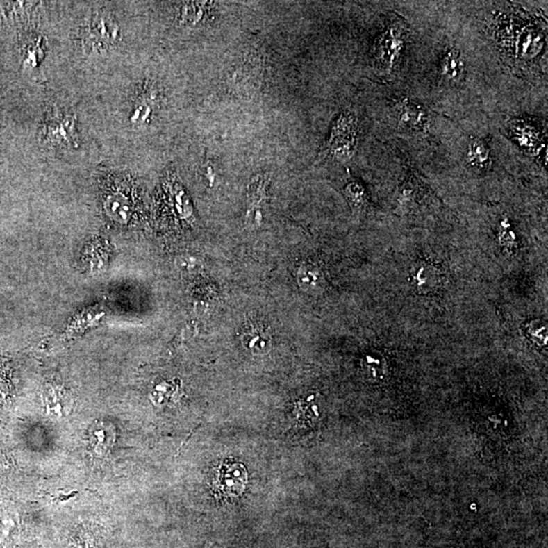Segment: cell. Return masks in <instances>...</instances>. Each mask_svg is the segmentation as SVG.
<instances>
[{
  "label": "cell",
  "instance_id": "obj_9",
  "mask_svg": "<svg viewBox=\"0 0 548 548\" xmlns=\"http://www.w3.org/2000/svg\"><path fill=\"white\" fill-rule=\"evenodd\" d=\"M440 272L433 264L420 262L411 272V283L413 287L422 294H429L439 287Z\"/></svg>",
  "mask_w": 548,
  "mask_h": 548
},
{
  "label": "cell",
  "instance_id": "obj_5",
  "mask_svg": "<svg viewBox=\"0 0 548 548\" xmlns=\"http://www.w3.org/2000/svg\"><path fill=\"white\" fill-rule=\"evenodd\" d=\"M394 109L398 126L417 133H428L430 117L422 105L410 99L402 98L397 101Z\"/></svg>",
  "mask_w": 548,
  "mask_h": 548
},
{
  "label": "cell",
  "instance_id": "obj_1",
  "mask_svg": "<svg viewBox=\"0 0 548 548\" xmlns=\"http://www.w3.org/2000/svg\"><path fill=\"white\" fill-rule=\"evenodd\" d=\"M358 120L349 111L341 112L334 120L325 149L333 160L349 162L354 157L358 149Z\"/></svg>",
  "mask_w": 548,
  "mask_h": 548
},
{
  "label": "cell",
  "instance_id": "obj_11",
  "mask_svg": "<svg viewBox=\"0 0 548 548\" xmlns=\"http://www.w3.org/2000/svg\"><path fill=\"white\" fill-rule=\"evenodd\" d=\"M299 287L310 294H317L324 288L325 279L322 272L313 264H301L297 270Z\"/></svg>",
  "mask_w": 548,
  "mask_h": 548
},
{
  "label": "cell",
  "instance_id": "obj_17",
  "mask_svg": "<svg viewBox=\"0 0 548 548\" xmlns=\"http://www.w3.org/2000/svg\"><path fill=\"white\" fill-rule=\"evenodd\" d=\"M208 2L201 3H191L184 6L182 10L181 17L183 23L195 24L202 19L206 10H208Z\"/></svg>",
  "mask_w": 548,
  "mask_h": 548
},
{
  "label": "cell",
  "instance_id": "obj_15",
  "mask_svg": "<svg viewBox=\"0 0 548 548\" xmlns=\"http://www.w3.org/2000/svg\"><path fill=\"white\" fill-rule=\"evenodd\" d=\"M513 126H515L513 132L523 147L531 149L535 147V142L537 144V140H538L535 129L532 128L530 125H527L526 123L520 122V121L513 124Z\"/></svg>",
  "mask_w": 548,
  "mask_h": 548
},
{
  "label": "cell",
  "instance_id": "obj_8",
  "mask_svg": "<svg viewBox=\"0 0 548 548\" xmlns=\"http://www.w3.org/2000/svg\"><path fill=\"white\" fill-rule=\"evenodd\" d=\"M466 65L463 55L457 48L452 47L445 53L440 63V76L447 83L456 85L465 78Z\"/></svg>",
  "mask_w": 548,
  "mask_h": 548
},
{
  "label": "cell",
  "instance_id": "obj_7",
  "mask_svg": "<svg viewBox=\"0 0 548 548\" xmlns=\"http://www.w3.org/2000/svg\"><path fill=\"white\" fill-rule=\"evenodd\" d=\"M241 342L243 347L255 356L269 353L272 347L270 331L265 325L258 322L248 323L242 331Z\"/></svg>",
  "mask_w": 548,
  "mask_h": 548
},
{
  "label": "cell",
  "instance_id": "obj_14",
  "mask_svg": "<svg viewBox=\"0 0 548 548\" xmlns=\"http://www.w3.org/2000/svg\"><path fill=\"white\" fill-rule=\"evenodd\" d=\"M45 43L42 38L36 39L26 46L24 63L26 67L34 68L39 65L45 56Z\"/></svg>",
  "mask_w": 548,
  "mask_h": 548
},
{
  "label": "cell",
  "instance_id": "obj_16",
  "mask_svg": "<svg viewBox=\"0 0 548 548\" xmlns=\"http://www.w3.org/2000/svg\"><path fill=\"white\" fill-rule=\"evenodd\" d=\"M345 194L354 208L360 209L367 206V200L365 189L358 182H349L345 187Z\"/></svg>",
  "mask_w": 548,
  "mask_h": 548
},
{
  "label": "cell",
  "instance_id": "obj_3",
  "mask_svg": "<svg viewBox=\"0 0 548 548\" xmlns=\"http://www.w3.org/2000/svg\"><path fill=\"white\" fill-rule=\"evenodd\" d=\"M120 31L115 19L106 13L92 17L83 36V46L90 52L102 53L111 49L119 41Z\"/></svg>",
  "mask_w": 548,
  "mask_h": 548
},
{
  "label": "cell",
  "instance_id": "obj_13",
  "mask_svg": "<svg viewBox=\"0 0 548 548\" xmlns=\"http://www.w3.org/2000/svg\"><path fill=\"white\" fill-rule=\"evenodd\" d=\"M156 99L151 92L140 94L134 103L131 121L136 125H144L149 122L155 111Z\"/></svg>",
  "mask_w": 548,
  "mask_h": 548
},
{
  "label": "cell",
  "instance_id": "obj_6",
  "mask_svg": "<svg viewBox=\"0 0 548 548\" xmlns=\"http://www.w3.org/2000/svg\"><path fill=\"white\" fill-rule=\"evenodd\" d=\"M247 481V471L242 464H224L219 471V488L224 496H241L245 490Z\"/></svg>",
  "mask_w": 548,
  "mask_h": 548
},
{
  "label": "cell",
  "instance_id": "obj_2",
  "mask_svg": "<svg viewBox=\"0 0 548 548\" xmlns=\"http://www.w3.org/2000/svg\"><path fill=\"white\" fill-rule=\"evenodd\" d=\"M407 28L404 22L393 21L379 36L375 45V57L383 70L392 72L398 65L405 43Z\"/></svg>",
  "mask_w": 548,
  "mask_h": 548
},
{
  "label": "cell",
  "instance_id": "obj_12",
  "mask_svg": "<svg viewBox=\"0 0 548 548\" xmlns=\"http://www.w3.org/2000/svg\"><path fill=\"white\" fill-rule=\"evenodd\" d=\"M90 435H91V443L94 447V451L100 456L106 454L111 449L115 438L111 424L105 422H98L94 424Z\"/></svg>",
  "mask_w": 548,
  "mask_h": 548
},
{
  "label": "cell",
  "instance_id": "obj_4",
  "mask_svg": "<svg viewBox=\"0 0 548 548\" xmlns=\"http://www.w3.org/2000/svg\"><path fill=\"white\" fill-rule=\"evenodd\" d=\"M76 124V116L68 112H56L44 124L42 138L45 144L78 147Z\"/></svg>",
  "mask_w": 548,
  "mask_h": 548
},
{
  "label": "cell",
  "instance_id": "obj_10",
  "mask_svg": "<svg viewBox=\"0 0 548 548\" xmlns=\"http://www.w3.org/2000/svg\"><path fill=\"white\" fill-rule=\"evenodd\" d=\"M465 160L474 170L486 171L492 166V149L485 140L472 138L466 149Z\"/></svg>",
  "mask_w": 548,
  "mask_h": 548
},
{
  "label": "cell",
  "instance_id": "obj_18",
  "mask_svg": "<svg viewBox=\"0 0 548 548\" xmlns=\"http://www.w3.org/2000/svg\"><path fill=\"white\" fill-rule=\"evenodd\" d=\"M177 265L183 272H190V270H194V268L197 266V262L193 257L184 256L177 261Z\"/></svg>",
  "mask_w": 548,
  "mask_h": 548
}]
</instances>
